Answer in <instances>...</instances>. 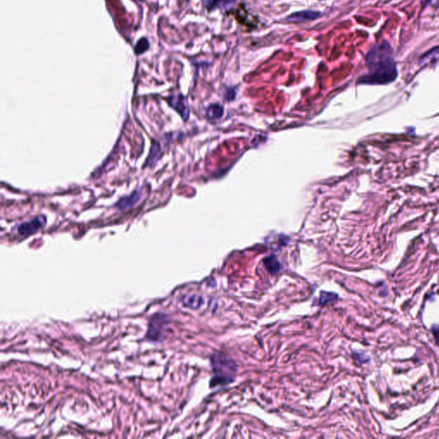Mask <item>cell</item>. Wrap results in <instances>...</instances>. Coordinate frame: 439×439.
Segmentation results:
<instances>
[{"mask_svg": "<svg viewBox=\"0 0 439 439\" xmlns=\"http://www.w3.org/2000/svg\"><path fill=\"white\" fill-rule=\"evenodd\" d=\"M168 100L170 105H172V107L179 112L183 117L186 118L185 115L186 116L188 115L187 106L185 105V100L181 95H175V96L173 95V96L170 97L169 100Z\"/></svg>", "mask_w": 439, "mask_h": 439, "instance_id": "7", "label": "cell"}, {"mask_svg": "<svg viewBox=\"0 0 439 439\" xmlns=\"http://www.w3.org/2000/svg\"><path fill=\"white\" fill-rule=\"evenodd\" d=\"M431 332L433 334L434 338L436 340V344L439 345V326L438 325L434 324L431 327Z\"/></svg>", "mask_w": 439, "mask_h": 439, "instance_id": "14", "label": "cell"}, {"mask_svg": "<svg viewBox=\"0 0 439 439\" xmlns=\"http://www.w3.org/2000/svg\"><path fill=\"white\" fill-rule=\"evenodd\" d=\"M321 14L322 13L317 12V11L306 10V11L294 12L293 14L287 17V20L288 22H292V23H301V22H305V21L316 20L319 17H321Z\"/></svg>", "mask_w": 439, "mask_h": 439, "instance_id": "5", "label": "cell"}, {"mask_svg": "<svg viewBox=\"0 0 439 439\" xmlns=\"http://www.w3.org/2000/svg\"><path fill=\"white\" fill-rule=\"evenodd\" d=\"M149 48H150L149 40L146 37H143V38H141L137 42V44L135 45V47H134V51H135L136 54L141 55V54H143V53L149 50Z\"/></svg>", "mask_w": 439, "mask_h": 439, "instance_id": "10", "label": "cell"}, {"mask_svg": "<svg viewBox=\"0 0 439 439\" xmlns=\"http://www.w3.org/2000/svg\"><path fill=\"white\" fill-rule=\"evenodd\" d=\"M235 0H211L210 4H208V7H223L226 8L228 6H232L235 4Z\"/></svg>", "mask_w": 439, "mask_h": 439, "instance_id": "13", "label": "cell"}, {"mask_svg": "<svg viewBox=\"0 0 439 439\" xmlns=\"http://www.w3.org/2000/svg\"><path fill=\"white\" fill-rule=\"evenodd\" d=\"M141 196H142V195H141L139 191H134L132 195L121 198L117 202L116 207L120 210H127L130 208H132L141 199Z\"/></svg>", "mask_w": 439, "mask_h": 439, "instance_id": "6", "label": "cell"}, {"mask_svg": "<svg viewBox=\"0 0 439 439\" xmlns=\"http://www.w3.org/2000/svg\"><path fill=\"white\" fill-rule=\"evenodd\" d=\"M223 107L218 104L211 105L207 109V115L210 119H218L223 115Z\"/></svg>", "mask_w": 439, "mask_h": 439, "instance_id": "11", "label": "cell"}, {"mask_svg": "<svg viewBox=\"0 0 439 439\" xmlns=\"http://www.w3.org/2000/svg\"><path fill=\"white\" fill-rule=\"evenodd\" d=\"M264 265L266 267L267 270H269L270 273L275 274L278 272L281 269V264L277 260V258H275V256H270L264 259Z\"/></svg>", "mask_w": 439, "mask_h": 439, "instance_id": "9", "label": "cell"}, {"mask_svg": "<svg viewBox=\"0 0 439 439\" xmlns=\"http://www.w3.org/2000/svg\"><path fill=\"white\" fill-rule=\"evenodd\" d=\"M338 299V296L336 293H328V292H322L320 295L319 304L321 305L328 304V303L334 302Z\"/></svg>", "mask_w": 439, "mask_h": 439, "instance_id": "12", "label": "cell"}, {"mask_svg": "<svg viewBox=\"0 0 439 439\" xmlns=\"http://www.w3.org/2000/svg\"><path fill=\"white\" fill-rule=\"evenodd\" d=\"M212 365L214 375L211 380V387L225 385L234 380L236 367L231 360L216 355L213 357Z\"/></svg>", "mask_w": 439, "mask_h": 439, "instance_id": "2", "label": "cell"}, {"mask_svg": "<svg viewBox=\"0 0 439 439\" xmlns=\"http://www.w3.org/2000/svg\"><path fill=\"white\" fill-rule=\"evenodd\" d=\"M366 65L369 68V73L360 77L358 81L360 84H388L394 82L398 76L392 49L385 41L370 49L366 55Z\"/></svg>", "mask_w": 439, "mask_h": 439, "instance_id": "1", "label": "cell"}, {"mask_svg": "<svg viewBox=\"0 0 439 439\" xmlns=\"http://www.w3.org/2000/svg\"><path fill=\"white\" fill-rule=\"evenodd\" d=\"M45 224H46L45 217H36L35 219L30 220L29 222L18 226V233L21 236L27 237V236H30V235L35 234L41 228H43Z\"/></svg>", "mask_w": 439, "mask_h": 439, "instance_id": "4", "label": "cell"}, {"mask_svg": "<svg viewBox=\"0 0 439 439\" xmlns=\"http://www.w3.org/2000/svg\"><path fill=\"white\" fill-rule=\"evenodd\" d=\"M166 322H167V316L164 314L158 313L153 316L149 325V331L146 336L147 340H149L150 342L160 341L161 332L164 328Z\"/></svg>", "mask_w": 439, "mask_h": 439, "instance_id": "3", "label": "cell"}, {"mask_svg": "<svg viewBox=\"0 0 439 439\" xmlns=\"http://www.w3.org/2000/svg\"><path fill=\"white\" fill-rule=\"evenodd\" d=\"M202 298L198 294H190V295L185 296L183 299V304H185L186 307L190 308V309H197L199 308L202 304Z\"/></svg>", "mask_w": 439, "mask_h": 439, "instance_id": "8", "label": "cell"}]
</instances>
